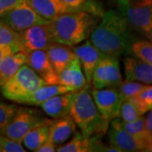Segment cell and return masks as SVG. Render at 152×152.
Segmentation results:
<instances>
[{"instance_id":"cell-9","label":"cell","mask_w":152,"mask_h":152,"mask_svg":"<svg viewBox=\"0 0 152 152\" xmlns=\"http://www.w3.org/2000/svg\"><path fill=\"white\" fill-rule=\"evenodd\" d=\"M91 94L99 112L106 119L111 121L120 118V110L123 101L118 88H93Z\"/></svg>"},{"instance_id":"cell-33","label":"cell","mask_w":152,"mask_h":152,"mask_svg":"<svg viewBox=\"0 0 152 152\" xmlns=\"http://www.w3.org/2000/svg\"><path fill=\"white\" fill-rule=\"evenodd\" d=\"M26 3V0H0V18L9 11Z\"/></svg>"},{"instance_id":"cell-39","label":"cell","mask_w":152,"mask_h":152,"mask_svg":"<svg viewBox=\"0 0 152 152\" xmlns=\"http://www.w3.org/2000/svg\"><path fill=\"white\" fill-rule=\"evenodd\" d=\"M0 152H1V149H0Z\"/></svg>"},{"instance_id":"cell-13","label":"cell","mask_w":152,"mask_h":152,"mask_svg":"<svg viewBox=\"0 0 152 152\" xmlns=\"http://www.w3.org/2000/svg\"><path fill=\"white\" fill-rule=\"evenodd\" d=\"M72 49L80 61L87 82L91 85L93 73L98 62L106 55H104L97 48H96L90 40L86 41L82 45L72 47Z\"/></svg>"},{"instance_id":"cell-14","label":"cell","mask_w":152,"mask_h":152,"mask_svg":"<svg viewBox=\"0 0 152 152\" xmlns=\"http://www.w3.org/2000/svg\"><path fill=\"white\" fill-rule=\"evenodd\" d=\"M125 80L152 85V64L139 58H126L124 60Z\"/></svg>"},{"instance_id":"cell-28","label":"cell","mask_w":152,"mask_h":152,"mask_svg":"<svg viewBox=\"0 0 152 152\" xmlns=\"http://www.w3.org/2000/svg\"><path fill=\"white\" fill-rule=\"evenodd\" d=\"M132 55L152 64V43L148 40H135L132 45Z\"/></svg>"},{"instance_id":"cell-4","label":"cell","mask_w":152,"mask_h":152,"mask_svg":"<svg viewBox=\"0 0 152 152\" xmlns=\"http://www.w3.org/2000/svg\"><path fill=\"white\" fill-rule=\"evenodd\" d=\"M45 85H48L47 82L30 66L25 64L15 75L0 88L2 95L6 99L21 104L36 90Z\"/></svg>"},{"instance_id":"cell-3","label":"cell","mask_w":152,"mask_h":152,"mask_svg":"<svg viewBox=\"0 0 152 152\" xmlns=\"http://www.w3.org/2000/svg\"><path fill=\"white\" fill-rule=\"evenodd\" d=\"M70 115L77 127L86 137H102L108 130L110 122L99 112L94 102L91 85L76 91Z\"/></svg>"},{"instance_id":"cell-26","label":"cell","mask_w":152,"mask_h":152,"mask_svg":"<svg viewBox=\"0 0 152 152\" xmlns=\"http://www.w3.org/2000/svg\"><path fill=\"white\" fill-rule=\"evenodd\" d=\"M61 1L69 9V12L85 11L101 17L105 12L102 5L96 0H61Z\"/></svg>"},{"instance_id":"cell-27","label":"cell","mask_w":152,"mask_h":152,"mask_svg":"<svg viewBox=\"0 0 152 152\" xmlns=\"http://www.w3.org/2000/svg\"><path fill=\"white\" fill-rule=\"evenodd\" d=\"M147 86L148 85L141 82L125 80V81H123L118 86V90L119 91L121 99L124 102L130 98L138 96Z\"/></svg>"},{"instance_id":"cell-21","label":"cell","mask_w":152,"mask_h":152,"mask_svg":"<svg viewBox=\"0 0 152 152\" xmlns=\"http://www.w3.org/2000/svg\"><path fill=\"white\" fill-rule=\"evenodd\" d=\"M26 61L27 53L22 51L6 56L0 63V87L15 75Z\"/></svg>"},{"instance_id":"cell-5","label":"cell","mask_w":152,"mask_h":152,"mask_svg":"<svg viewBox=\"0 0 152 152\" xmlns=\"http://www.w3.org/2000/svg\"><path fill=\"white\" fill-rule=\"evenodd\" d=\"M133 31L146 38L152 29V0H117Z\"/></svg>"},{"instance_id":"cell-10","label":"cell","mask_w":152,"mask_h":152,"mask_svg":"<svg viewBox=\"0 0 152 152\" xmlns=\"http://www.w3.org/2000/svg\"><path fill=\"white\" fill-rule=\"evenodd\" d=\"M49 24L34 26L20 31L24 53L28 54L35 50H47L54 43Z\"/></svg>"},{"instance_id":"cell-18","label":"cell","mask_w":152,"mask_h":152,"mask_svg":"<svg viewBox=\"0 0 152 152\" xmlns=\"http://www.w3.org/2000/svg\"><path fill=\"white\" fill-rule=\"evenodd\" d=\"M68 92H74L72 89L69 86H64L62 84H53V85H45L43 86L38 88L34 92L25 99L21 104L28 106L41 107L46 101L54 96L59 94H64Z\"/></svg>"},{"instance_id":"cell-30","label":"cell","mask_w":152,"mask_h":152,"mask_svg":"<svg viewBox=\"0 0 152 152\" xmlns=\"http://www.w3.org/2000/svg\"><path fill=\"white\" fill-rule=\"evenodd\" d=\"M18 108L19 107L15 104L7 103L0 100V134H4Z\"/></svg>"},{"instance_id":"cell-7","label":"cell","mask_w":152,"mask_h":152,"mask_svg":"<svg viewBox=\"0 0 152 152\" xmlns=\"http://www.w3.org/2000/svg\"><path fill=\"white\" fill-rule=\"evenodd\" d=\"M118 58L116 56H104L98 62L91 80L94 89L118 88L123 82Z\"/></svg>"},{"instance_id":"cell-15","label":"cell","mask_w":152,"mask_h":152,"mask_svg":"<svg viewBox=\"0 0 152 152\" xmlns=\"http://www.w3.org/2000/svg\"><path fill=\"white\" fill-rule=\"evenodd\" d=\"M76 91L54 96L42 104L41 107L48 116L53 119L70 115Z\"/></svg>"},{"instance_id":"cell-1","label":"cell","mask_w":152,"mask_h":152,"mask_svg":"<svg viewBox=\"0 0 152 152\" xmlns=\"http://www.w3.org/2000/svg\"><path fill=\"white\" fill-rule=\"evenodd\" d=\"M126 17L118 10L104 12L90 37L91 43L106 56L132 54V45L137 40Z\"/></svg>"},{"instance_id":"cell-19","label":"cell","mask_w":152,"mask_h":152,"mask_svg":"<svg viewBox=\"0 0 152 152\" xmlns=\"http://www.w3.org/2000/svg\"><path fill=\"white\" fill-rule=\"evenodd\" d=\"M26 4L39 15L50 21L62 14L69 12L61 0H26Z\"/></svg>"},{"instance_id":"cell-25","label":"cell","mask_w":152,"mask_h":152,"mask_svg":"<svg viewBox=\"0 0 152 152\" xmlns=\"http://www.w3.org/2000/svg\"><path fill=\"white\" fill-rule=\"evenodd\" d=\"M0 45L8 46L15 51V53L23 52L22 39L20 32L12 29L0 20Z\"/></svg>"},{"instance_id":"cell-20","label":"cell","mask_w":152,"mask_h":152,"mask_svg":"<svg viewBox=\"0 0 152 152\" xmlns=\"http://www.w3.org/2000/svg\"><path fill=\"white\" fill-rule=\"evenodd\" d=\"M55 70L59 75L69 64L76 57L72 48L54 42L46 50Z\"/></svg>"},{"instance_id":"cell-24","label":"cell","mask_w":152,"mask_h":152,"mask_svg":"<svg viewBox=\"0 0 152 152\" xmlns=\"http://www.w3.org/2000/svg\"><path fill=\"white\" fill-rule=\"evenodd\" d=\"M123 124L125 129L130 133L136 140V141L138 142L141 151H144L151 140V136L148 134L145 129V121L144 115L134 123H126L123 121Z\"/></svg>"},{"instance_id":"cell-11","label":"cell","mask_w":152,"mask_h":152,"mask_svg":"<svg viewBox=\"0 0 152 152\" xmlns=\"http://www.w3.org/2000/svg\"><path fill=\"white\" fill-rule=\"evenodd\" d=\"M109 144L119 149L121 152L141 151L138 142L125 129L119 118L111 120L107 130Z\"/></svg>"},{"instance_id":"cell-32","label":"cell","mask_w":152,"mask_h":152,"mask_svg":"<svg viewBox=\"0 0 152 152\" xmlns=\"http://www.w3.org/2000/svg\"><path fill=\"white\" fill-rule=\"evenodd\" d=\"M0 149L1 152H25L26 150L21 142L13 140L4 134H0Z\"/></svg>"},{"instance_id":"cell-16","label":"cell","mask_w":152,"mask_h":152,"mask_svg":"<svg viewBox=\"0 0 152 152\" xmlns=\"http://www.w3.org/2000/svg\"><path fill=\"white\" fill-rule=\"evenodd\" d=\"M81 64L76 56L59 75V84L69 86L73 91H78L86 87L88 84L84 71L81 69Z\"/></svg>"},{"instance_id":"cell-17","label":"cell","mask_w":152,"mask_h":152,"mask_svg":"<svg viewBox=\"0 0 152 152\" xmlns=\"http://www.w3.org/2000/svg\"><path fill=\"white\" fill-rule=\"evenodd\" d=\"M77 124L71 115L53 119L50 126L49 140L58 145L65 144L76 131Z\"/></svg>"},{"instance_id":"cell-2","label":"cell","mask_w":152,"mask_h":152,"mask_svg":"<svg viewBox=\"0 0 152 152\" xmlns=\"http://www.w3.org/2000/svg\"><path fill=\"white\" fill-rule=\"evenodd\" d=\"M101 16L85 11L62 14L50 22L54 42L74 47L91 37Z\"/></svg>"},{"instance_id":"cell-23","label":"cell","mask_w":152,"mask_h":152,"mask_svg":"<svg viewBox=\"0 0 152 152\" xmlns=\"http://www.w3.org/2000/svg\"><path fill=\"white\" fill-rule=\"evenodd\" d=\"M98 136L86 137L80 131H75L73 138L69 141L58 148V152H91L93 151V148ZM101 138V137H100Z\"/></svg>"},{"instance_id":"cell-36","label":"cell","mask_w":152,"mask_h":152,"mask_svg":"<svg viewBox=\"0 0 152 152\" xmlns=\"http://www.w3.org/2000/svg\"><path fill=\"white\" fill-rule=\"evenodd\" d=\"M145 129L150 135L151 136L152 139V109L148 112V114L145 118Z\"/></svg>"},{"instance_id":"cell-29","label":"cell","mask_w":152,"mask_h":152,"mask_svg":"<svg viewBox=\"0 0 152 152\" xmlns=\"http://www.w3.org/2000/svg\"><path fill=\"white\" fill-rule=\"evenodd\" d=\"M143 114L152 109V85H148L138 96L130 98Z\"/></svg>"},{"instance_id":"cell-22","label":"cell","mask_w":152,"mask_h":152,"mask_svg":"<svg viewBox=\"0 0 152 152\" xmlns=\"http://www.w3.org/2000/svg\"><path fill=\"white\" fill-rule=\"evenodd\" d=\"M53 120L48 119L31 130L25 136L22 143L25 147L31 151H37V150L48 140L50 126Z\"/></svg>"},{"instance_id":"cell-12","label":"cell","mask_w":152,"mask_h":152,"mask_svg":"<svg viewBox=\"0 0 152 152\" xmlns=\"http://www.w3.org/2000/svg\"><path fill=\"white\" fill-rule=\"evenodd\" d=\"M26 64L42 77L48 85L59 84V75L49 59L46 50H35L29 53Z\"/></svg>"},{"instance_id":"cell-34","label":"cell","mask_w":152,"mask_h":152,"mask_svg":"<svg viewBox=\"0 0 152 152\" xmlns=\"http://www.w3.org/2000/svg\"><path fill=\"white\" fill-rule=\"evenodd\" d=\"M58 145L48 139L38 149L37 152H55L58 151Z\"/></svg>"},{"instance_id":"cell-6","label":"cell","mask_w":152,"mask_h":152,"mask_svg":"<svg viewBox=\"0 0 152 152\" xmlns=\"http://www.w3.org/2000/svg\"><path fill=\"white\" fill-rule=\"evenodd\" d=\"M48 118L39 110L28 107H19L16 113L6 128L4 134L17 141H23L25 136L38 125Z\"/></svg>"},{"instance_id":"cell-31","label":"cell","mask_w":152,"mask_h":152,"mask_svg":"<svg viewBox=\"0 0 152 152\" xmlns=\"http://www.w3.org/2000/svg\"><path fill=\"white\" fill-rule=\"evenodd\" d=\"M144 114L139 107L131 100H127L123 102L120 110V118L126 123H134Z\"/></svg>"},{"instance_id":"cell-37","label":"cell","mask_w":152,"mask_h":152,"mask_svg":"<svg viewBox=\"0 0 152 152\" xmlns=\"http://www.w3.org/2000/svg\"><path fill=\"white\" fill-rule=\"evenodd\" d=\"M144 151H146V152H152V139L151 142H150V144H149V145L147 147L146 149Z\"/></svg>"},{"instance_id":"cell-8","label":"cell","mask_w":152,"mask_h":152,"mask_svg":"<svg viewBox=\"0 0 152 152\" xmlns=\"http://www.w3.org/2000/svg\"><path fill=\"white\" fill-rule=\"evenodd\" d=\"M0 20L19 32L34 26L47 25L51 22L39 15L26 3L9 11L6 15L0 18Z\"/></svg>"},{"instance_id":"cell-35","label":"cell","mask_w":152,"mask_h":152,"mask_svg":"<svg viewBox=\"0 0 152 152\" xmlns=\"http://www.w3.org/2000/svg\"><path fill=\"white\" fill-rule=\"evenodd\" d=\"M11 53H15V51L11 48L10 47L0 45V63L2 62V60L4 59L6 56L11 54Z\"/></svg>"},{"instance_id":"cell-38","label":"cell","mask_w":152,"mask_h":152,"mask_svg":"<svg viewBox=\"0 0 152 152\" xmlns=\"http://www.w3.org/2000/svg\"><path fill=\"white\" fill-rule=\"evenodd\" d=\"M146 40H148L149 42H151L152 43V29H151V31H150V33H149V35L147 36Z\"/></svg>"}]
</instances>
